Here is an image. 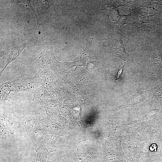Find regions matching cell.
Returning a JSON list of instances; mask_svg holds the SVG:
<instances>
[{
  "mask_svg": "<svg viewBox=\"0 0 162 162\" xmlns=\"http://www.w3.org/2000/svg\"><path fill=\"white\" fill-rule=\"evenodd\" d=\"M25 126L28 137L36 150L39 144L46 139L49 134L42 119L27 121L25 123Z\"/></svg>",
  "mask_w": 162,
  "mask_h": 162,
  "instance_id": "cell-1",
  "label": "cell"
},
{
  "mask_svg": "<svg viewBox=\"0 0 162 162\" xmlns=\"http://www.w3.org/2000/svg\"><path fill=\"white\" fill-rule=\"evenodd\" d=\"M8 82L11 92H34L42 86L35 75L31 77L21 76Z\"/></svg>",
  "mask_w": 162,
  "mask_h": 162,
  "instance_id": "cell-2",
  "label": "cell"
},
{
  "mask_svg": "<svg viewBox=\"0 0 162 162\" xmlns=\"http://www.w3.org/2000/svg\"><path fill=\"white\" fill-rule=\"evenodd\" d=\"M35 65L38 70L62 69L66 68V63L58 62L55 58L53 52V48H50L42 52L36 59Z\"/></svg>",
  "mask_w": 162,
  "mask_h": 162,
  "instance_id": "cell-3",
  "label": "cell"
},
{
  "mask_svg": "<svg viewBox=\"0 0 162 162\" xmlns=\"http://www.w3.org/2000/svg\"><path fill=\"white\" fill-rule=\"evenodd\" d=\"M155 90V88H154L144 91H139L130 96L122 104L114 108L112 110L114 111H116L126 107H134L150 97L153 94Z\"/></svg>",
  "mask_w": 162,
  "mask_h": 162,
  "instance_id": "cell-4",
  "label": "cell"
},
{
  "mask_svg": "<svg viewBox=\"0 0 162 162\" xmlns=\"http://www.w3.org/2000/svg\"><path fill=\"white\" fill-rule=\"evenodd\" d=\"M53 0H31V4L38 17L36 27L38 24H42L44 20L45 14L49 8L54 4Z\"/></svg>",
  "mask_w": 162,
  "mask_h": 162,
  "instance_id": "cell-5",
  "label": "cell"
},
{
  "mask_svg": "<svg viewBox=\"0 0 162 162\" xmlns=\"http://www.w3.org/2000/svg\"><path fill=\"white\" fill-rule=\"evenodd\" d=\"M34 40V38L33 37L24 43L8 50L5 60L4 67L0 70V77L8 65L18 58L25 47Z\"/></svg>",
  "mask_w": 162,
  "mask_h": 162,
  "instance_id": "cell-6",
  "label": "cell"
},
{
  "mask_svg": "<svg viewBox=\"0 0 162 162\" xmlns=\"http://www.w3.org/2000/svg\"><path fill=\"white\" fill-rule=\"evenodd\" d=\"M112 56L118 57L123 61H127L130 58V55L125 50L122 40L117 39L111 52Z\"/></svg>",
  "mask_w": 162,
  "mask_h": 162,
  "instance_id": "cell-7",
  "label": "cell"
},
{
  "mask_svg": "<svg viewBox=\"0 0 162 162\" xmlns=\"http://www.w3.org/2000/svg\"><path fill=\"white\" fill-rule=\"evenodd\" d=\"M1 136L7 133L14 134L15 129L13 127V122L7 113L1 114Z\"/></svg>",
  "mask_w": 162,
  "mask_h": 162,
  "instance_id": "cell-8",
  "label": "cell"
},
{
  "mask_svg": "<svg viewBox=\"0 0 162 162\" xmlns=\"http://www.w3.org/2000/svg\"><path fill=\"white\" fill-rule=\"evenodd\" d=\"M12 92L8 82L2 84L0 86V98L4 100H9L11 98L10 93Z\"/></svg>",
  "mask_w": 162,
  "mask_h": 162,
  "instance_id": "cell-9",
  "label": "cell"
},
{
  "mask_svg": "<svg viewBox=\"0 0 162 162\" xmlns=\"http://www.w3.org/2000/svg\"><path fill=\"white\" fill-rule=\"evenodd\" d=\"M37 157L35 162H45L50 152L46 148L42 146H38L36 150Z\"/></svg>",
  "mask_w": 162,
  "mask_h": 162,
  "instance_id": "cell-10",
  "label": "cell"
},
{
  "mask_svg": "<svg viewBox=\"0 0 162 162\" xmlns=\"http://www.w3.org/2000/svg\"><path fill=\"white\" fill-rule=\"evenodd\" d=\"M0 64L1 67L4 64L5 58L8 49L4 43H1L0 45Z\"/></svg>",
  "mask_w": 162,
  "mask_h": 162,
  "instance_id": "cell-11",
  "label": "cell"
},
{
  "mask_svg": "<svg viewBox=\"0 0 162 162\" xmlns=\"http://www.w3.org/2000/svg\"><path fill=\"white\" fill-rule=\"evenodd\" d=\"M13 3L16 5H17L20 3H22L25 4L27 5L31 9L34 13L36 20H37V23L38 22V17L36 13L34 10V9L31 3V0H12L11 1Z\"/></svg>",
  "mask_w": 162,
  "mask_h": 162,
  "instance_id": "cell-12",
  "label": "cell"
},
{
  "mask_svg": "<svg viewBox=\"0 0 162 162\" xmlns=\"http://www.w3.org/2000/svg\"><path fill=\"white\" fill-rule=\"evenodd\" d=\"M124 64L118 70L117 73L116 77L115 79L116 80H118L120 77L121 76L123 72Z\"/></svg>",
  "mask_w": 162,
  "mask_h": 162,
  "instance_id": "cell-13",
  "label": "cell"
},
{
  "mask_svg": "<svg viewBox=\"0 0 162 162\" xmlns=\"http://www.w3.org/2000/svg\"><path fill=\"white\" fill-rule=\"evenodd\" d=\"M45 162H55V161H46Z\"/></svg>",
  "mask_w": 162,
  "mask_h": 162,
  "instance_id": "cell-14",
  "label": "cell"
}]
</instances>
